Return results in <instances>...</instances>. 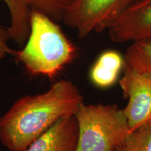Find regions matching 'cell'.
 I'll return each mask as SVG.
<instances>
[{
	"instance_id": "obj_4",
	"label": "cell",
	"mask_w": 151,
	"mask_h": 151,
	"mask_svg": "<svg viewBox=\"0 0 151 151\" xmlns=\"http://www.w3.org/2000/svg\"><path fill=\"white\" fill-rule=\"evenodd\" d=\"M134 0H73L62 21L83 39L107 30Z\"/></svg>"
},
{
	"instance_id": "obj_3",
	"label": "cell",
	"mask_w": 151,
	"mask_h": 151,
	"mask_svg": "<svg viewBox=\"0 0 151 151\" xmlns=\"http://www.w3.org/2000/svg\"><path fill=\"white\" fill-rule=\"evenodd\" d=\"M75 118L77 151H116L132 132L122 109L115 104H82Z\"/></svg>"
},
{
	"instance_id": "obj_8",
	"label": "cell",
	"mask_w": 151,
	"mask_h": 151,
	"mask_svg": "<svg viewBox=\"0 0 151 151\" xmlns=\"http://www.w3.org/2000/svg\"><path fill=\"white\" fill-rule=\"evenodd\" d=\"M124 58L113 50H106L98 57L90 69V78L94 86L100 88L112 86L124 67Z\"/></svg>"
},
{
	"instance_id": "obj_13",
	"label": "cell",
	"mask_w": 151,
	"mask_h": 151,
	"mask_svg": "<svg viewBox=\"0 0 151 151\" xmlns=\"http://www.w3.org/2000/svg\"><path fill=\"white\" fill-rule=\"evenodd\" d=\"M11 39L8 28H4L0 25V61L7 55L14 53V50L9 47L8 41Z\"/></svg>"
},
{
	"instance_id": "obj_12",
	"label": "cell",
	"mask_w": 151,
	"mask_h": 151,
	"mask_svg": "<svg viewBox=\"0 0 151 151\" xmlns=\"http://www.w3.org/2000/svg\"><path fill=\"white\" fill-rule=\"evenodd\" d=\"M116 151H151V124L132 131Z\"/></svg>"
},
{
	"instance_id": "obj_1",
	"label": "cell",
	"mask_w": 151,
	"mask_h": 151,
	"mask_svg": "<svg viewBox=\"0 0 151 151\" xmlns=\"http://www.w3.org/2000/svg\"><path fill=\"white\" fill-rule=\"evenodd\" d=\"M82 104V94L68 80L44 93L24 96L0 118V141L9 151H24L60 119L75 116Z\"/></svg>"
},
{
	"instance_id": "obj_10",
	"label": "cell",
	"mask_w": 151,
	"mask_h": 151,
	"mask_svg": "<svg viewBox=\"0 0 151 151\" xmlns=\"http://www.w3.org/2000/svg\"><path fill=\"white\" fill-rule=\"evenodd\" d=\"M124 58L125 65L151 75V39L132 42Z\"/></svg>"
},
{
	"instance_id": "obj_2",
	"label": "cell",
	"mask_w": 151,
	"mask_h": 151,
	"mask_svg": "<svg viewBox=\"0 0 151 151\" xmlns=\"http://www.w3.org/2000/svg\"><path fill=\"white\" fill-rule=\"evenodd\" d=\"M56 22L40 12L31 11L24 46L13 53L30 74L54 78L74 59L76 49Z\"/></svg>"
},
{
	"instance_id": "obj_6",
	"label": "cell",
	"mask_w": 151,
	"mask_h": 151,
	"mask_svg": "<svg viewBox=\"0 0 151 151\" xmlns=\"http://www.w3.org/2000/svg\"><path fill=\"white\" fill-rule=\"evenodd\" d=\"M107 31L116 43L151 39V0L133 1Z\"/></svg>"
},
{
	"instance_id": "obj_5",
	"label": "cell",
	"mask_w": 151,
	"mask_h": 151,
	"mask_svg": "<svg viewBox=\"0 0 151 151\" xmlns=\"http://www.w3.org/2000/svg\"><path fill=\"white\" fill-rule=\"evenodd\" d=\"M123 73L119 85L127 103L122 110L134 131L151 124V75L125 64Z\"/></svg>"
},
{
	"instance_id": "obj_14",
	"label": "cell",
	"mask_w": 151,
	"mask_h": 151,
	"mask_svg": "<svg viewBox=\"0 0 151 151\" xmlns=\"http://www.w3.org/2000/svg\"><path fill=\"white\" fill-rule=\"evenodd\" d=\"M134 1H136V0H134Z\"/></svg>"
},
{
	"instance_id": "obj_9",
	"label": "cell",
	"mask_w": 151,
	"mask_h": 151,
	"mask_svg": "<svg viewBox=\"0 0 151 151\" xmlns=\"http://www.w3.org/2000/svg\"><path fill=\"white\" fill-rule=\"evenodd\" d=\"M5 4L10 16L8 30L11 39L18 45H24L30 30L31 8L29 0H1Z\"/></svg>"
},
{
	"instance_id": "obj_11",
	"label": "cell",
	"mask_w": 151,
	"mask_h": 151,
	"mask_svg": "<svg viewBox=\"0 0 151 151\" xmlns=\"http://www.w3.org/2000/svg\"><path fill=\"white\" fill-rule=\"evenodd\" d=\"M73 0H29L32 11L46 15L55 22L62 20Z\"/></svg>"
},
{
	"instance_id": "obj_7",
	"label": "cell",
	"mask_w": 151,
	"mask_h": 151,
	"mask_svg": "<svg viewBox=\"0 0 151 151\" xmlns=\"http://www.w3.org/2000/svg\"><path fill=\"white\" fill-rule=\"evenodd\" d=\"M78 128L75 116L60 119L24 151H77Z\"/></svg>"
}]
</instances>
